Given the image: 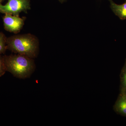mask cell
<instances>
[{
    "instance_id": "1",
    "label": "cell",
    "mask_w": 126,
    "mask_h": 126,
    "mask_svg": "<svg viewBox=\"0 0 126 126\" xmlns=\"http://www.w3.org/2000/svg\"><path fill=\"white\" fill-rule=\"evenodd\" d=\"M7 49L16 54L33 59L38 54L39 43L38 38L31 34L15 35L7 38Z\"/></svg>"
},
{
    "instance_id": "2",
    "label": "cell",
    "mask_w": 126,
    "mask_h": 126,
    "mask_svg": "<svg viewBox=\"0 0 126 126\" xmlns=\"http://www.w3.org/2000/svg\"><path fill=\"white\" fill-rule=\"evenodd\" d=\"M6 70L20 79L30 77L35 69L33 59L22 55H4Z\"/></svg>"
},
{
    "instance_id": "3",
    "label": "cell",
    "mask_w": 126,
    "mask_h": 126,
    "mask_svg": "<svg viewBox=\"0 0 126 126\" xmlns=\"http://www.w3.org/2000/svg\"><path fill=\"white\" fill-rule=\"evenodd\" d=\"M5 5L0 3V13L19 16L21 12L27 13L30 10V0H8Z\"/></svg>"
},
{
    "instance_id": "4",
    "label": "cell",
    "mask_w": 126,
    "mask_h": 126,
    "mask_svg": "<svg viewBox=\"0 0 126 126\" xmlns=\"http://www.w3.org/2000/svg\"><path fill=\"white\" fill-rule=\"evenodd\" d=\"M4 29L6 31L15 34L20 32L24 24L25 18L5 14L2 17Z\"/></svg>"
},
{
    "instance_id": "5",
    "label": "cell",
    "mask_w": 126,
    "mask_h": 126,
    "mask_svg": "<svg viewBox=\"0 0 126 126\" xmlns=\"http://www.w3.org/2000/svg\"><path fill=\"white\" fill-rule=\"evenodd\" d=\"M114 111L117 114L126 117V97L120 94L113 106Z\"/></svg>"
},
{
    "instance_id": "6",
    "label": "cell",
    "mask_w": 126,
    "mask_h": 126,
    "mask_svg": "<svg viewBox=\"0 0 126 126\" xmlns=\"http://www.w3.org/2000/svg\"><path fill=\"white\" fill-rule=\"evenodd\" d=\"M110 7L113 13L121 19H126V1L122 4H116L112 0H109Z\"/></svg>"
},
{
    "instance_id": "7",
    "label": "cell",
    "mask_w": 126,
    "mask_h": 126,
    "mask_svg": "<svg viewBox=\"0 0 126 126\" xmlns=\"http://www.w3.org/2000/svg\"><path fill=\"white\" fill-rule=\"evenodd\" d=\"M120 78V93H123L126 90V59L124 66L121 71Z\"/></svg>"
},
{
    "instance_id": "8",
    "label": "cell",
    "mask_w": 126,
    "mask_h": 126,
    "mask_svg": "<svg viewBox=\"0 0 126 126\" xmlns=\"http://www.w3.org/2000/svg\"><path fill=\"white\" fill-rule=\"evenodd\" d=\"M6 40L7 38L4 34L0 32V55L4 54L7 49Z\"/></svg>"
},
{
    "instance_id": "9",
    "label": "cell",
    "mask_w": 126,
    "mask_h": 126,
    "mask_svg": "<svg viewBox=\"0 0 126 126\" xmlns=\"http://www.w3.org/2000/svg\"><path fill=\"white\" fill-rule=\"evenodd\" d=\"M7 72L3 56L0 55V77H2Z\"/></svg>"
},
{
    "instance_id": "10",
    "label": "cell",
    "mask_w": 126,
    "mask_h": 126,
    "mask_svg": "<svg viewBox=\"0 0 126 126\" xmlns=\"http://www.w3.org/2000/svg\"><path fill=\"white\" fill-rule=\"evenodd\" d=\"M58 0L61 3H63V2H64L66 0Z\"/></svg>"
},
{
    "instance_id": "11",
    "label": "cell",
    "mask_w": 126,
    "mask_h": 126,
    "mask_svg": "<svg viewBox=\"0 0 126 126\" xmlns=\"http://www.w3.org/2000/svg\"><path fill=\"white\" fill-rule=\"evenodd\" d=\"M121 94H123L124 95H125V96L126 97V90H125V92H124V93H120Z\"/></svg>"
},
{
    "instance_id": "12",
    "label": "cell",
    "mask_w": 126,
    "mask_h": 126,
    "mask_svg": "<svg viewBox=\"0 0 126 126\" xmlns=\"http://www.w3.org/2000/svg\"><path fill=\"white\" fill-rule=\"evenodd\" d=\"M5 0H0V3H1L2 1H4Z\"/></svg>"
},
{
    "instance_id": "13",
    "label": "cell",
    "mask_w": 126,
    "mask_h": 126,
    "mask_svg": "<svg viewBox=\"0 0 126 126\" xmlns=\"http://www.w3.org/2000/svg\"></svg>"
}]
</instances>
